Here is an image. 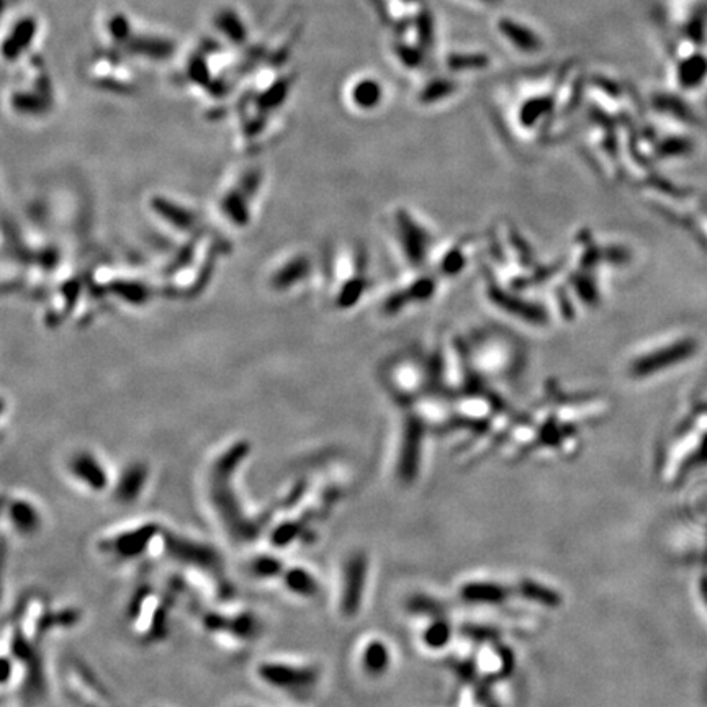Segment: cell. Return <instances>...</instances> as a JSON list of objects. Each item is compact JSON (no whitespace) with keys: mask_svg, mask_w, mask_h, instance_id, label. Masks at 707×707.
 Instances as JSON below:
<instances>
[{"mask_svg":"<svg viewBox=\"0 0 707 707\" xmlns=\"http://www.w3.org/2000/svg\"><path fill=\"white\" fill-rule=\"evenodd\" d=\"M472 367L486 377H504L513 373L519 361L518 347L506 336H481L469 351Z\"/></svg>","mask_w":707,"mask_h":707,"instance_id":"6da1fadb","label":"cell"},{"mask_svg":"<svg viewBox=\"0 0 707 707\" xmlns=\"http://www.w3.org/2000/svg\"><path fill=\"white\" fill-rule=\"evenodd\" d=\"M334 305L337 308H351L361 298L367 287L366 262L362 252L356 247H346L342 256L336 259Z\"/></svg>","mask_w":707,"mask_h":707,"instance_id":"7a4b0ae2","label":"cell"},{"mask_svg":"<svg viewBox=\"0 0 707 707\" xmlns=\"http://www.w3.org/2000/svg\"><path fill=\"white\" fill-rule=\"evenodd\" d=\"M385 380L399 402H414L429 382V368L421 358L398 357L385 370Z\"/></svg>","mask_w":707,"mask_h":707,"instance_id":"3957f363","label":"cell"},{"mask_svg":"<svg viewBox=\"0 0 707 707\" xmlns=\"http://www.w3.org/2000/svg\"><path fill=\"white\" fill-rule=\"evenodd\" d=\"M395 236L399 249L398 251L408 259L409 264L416 267L421 265L423 259L429 254V233L418 223L408 211H397L395 215Z\"/></svg>","mask_w":707,"mask_h":707,"instance_id":"277c9868","label":"cell"},{"mask_svg":"<svg viewBox=\"0 0 707 707\" xmlns=\"http://www.w3.org/2000/svg\"><path fill=\"white\" fill-rule=\"evenodd\" d=\"M473 243L470 241H457L449 246L442 247L436 256H433L434 264V275H442V277H455L460 274V270L465 267L469 261V254H472Z\"/></svg>","mask_w":707,"mask_h":707,"instance_id":"5b68a950","label":"cell"},{"mask_svg":"<svg viewBox=\"0 0 707 707\" xmlns=\"http://www.w3.org/2000/svg\"><path fill=\"white\" fill-rule=\"evenodd\" d=\"M393 662L392 650L385 641H370L361 650L362 672L372 677H382L390 670Z\"/></svg>","mask_w":707,"mask_h":707,"instance_id":"8992f818","label":"cell"},{"mask_svg":"<svg viewBox=\"0 0 707 707\" xmlns=\"http://www.w3.org/2000/svg\"><path fill=\"white\" fill-rule=\"evenodd\" d=\"M72 464H71V473L77 478V481L86 483L84 486L87 488H102L103 481V469L100 465V462L95 455L87 454V452H82V454H77L76 457H72Z\"/></svg>","mask_w":707,"mask_h":707,"instance_id":"52a82bcc","label":"cell"}]
</instances>
